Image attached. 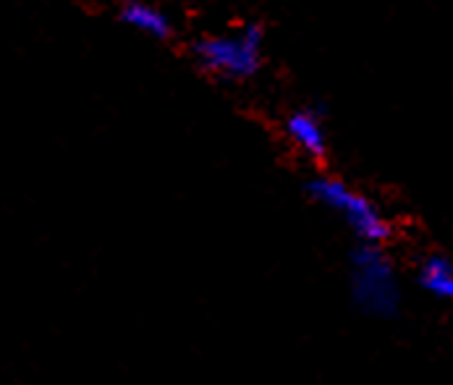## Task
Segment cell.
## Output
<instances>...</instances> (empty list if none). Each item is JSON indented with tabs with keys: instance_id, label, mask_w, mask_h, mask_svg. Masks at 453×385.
I'll use <instances>...</instances> for the list:
<instances>
[{
	"instance_id": "3",
	"label": "cell",
	"mask_w": 453,
	"mask_h": 385,
	"mask_svg": "<svg viewBox=\"0 0 453 385\" xmlns=\"http://www.w3.org/2000/svg\"><path fill=\"white\" fill-rule=\"evenodd\" d=\"M262 45L265 27L247 24L231 35H210L196 40L192 53L202 71L226 81H247L262 68Z\"/></svg>"
},
{
	"instance_id": "6",
	"label": "cell",
	"mask_w": 453,
	"mask_h": 385,
	"mask_svg": "<svg viewBox=\"0 0 453 385\" xmlns=\"http://www.w3.org/2000/svg\"><path fill=\"white\" fill-rule=\"evenodd\" d=\"M121 21H124L127 27H131V29H136V32H144V35L155 37V40H168V37L173 35L171 19H168L160 8H155V5H150V3H142V0H129V3H124V8H121Z\"/></svg>"
},
{
	"instance_id": "2",
	"label": "cell",
	"mask_w": 453,
	"mask_h": 385,
	"mask_svg": "<svg viewBox=\"0 0 453 385\" xmlns=\"http://www.w3.org/2000/svg\"><path fill=\"white\" fill-rule=\"evenodd\" d=\"M304 192L312 202H318L320 207L338 215L359 244H388L390 242L393 226L383 215V210L370 196L351 189L346 181L320 173L304 184Z\"/></svg>"
},
{
	"instance_id": "5",
	"label": "cell",
	"mask_w": 453,
	"mask_h": 385,
	"mask_svg": "<svg viewBox=\"0 0 453 385\" xmlns=\"http://www.w3.org/2000/svg\"><path fill=\"white\" fill-rule=\"evenodd\" d=\"M414 283L422 294L449 302L453 299V262L443 252H427L419 257L414 270Z\"/></svg>"
},
{
	"instance_id": "1",
	"label": "cell",
	"mask_w": 453,
	"mask_h": 385,
	"mask_svg": "<svg viewBox=\"0 0 453 385\" xmlns=\"http://www.w3.org/2000/svg\"><path fill=\"white\" fill-rule=\"evenodd\" d=\"M349 296L367 318L390 320L401 312V273L386 244H354L349 255Z\"/></svg>"
},
{
	"instance_id": "4",
	"label": "cell",
	"mask_w": 453,
	"mask_h": 385,
	"mask_svg": "<svg viewBox=\"0 0 453 385\" xmlns=\"http://www.w3.org/2000/svg\"><path fill=\"white\" fill-rule=\"evenodd\" d=\"M283 131L288 142L302 150L312 160H323L327 155V128H325V111L318 105H307L294 111L286 121Z\"/></svg>"
}]
</instances>
